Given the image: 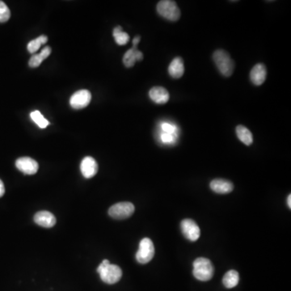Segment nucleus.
<instances>
[{"instance_id":"obj_5","label":"nucleus","mask_w":291,"mask_h":291,"mask_svg":"<svg viewBox=\"0 0 291 291\" xmlns=\"http://www.w3.org/2000/svg\"><path fill=\"white\" fill-rule=\"evenodd\" d=\"M155 256V247L153 242L149 238H142L139 243V248L136 253V260L140 264H147L153 259Z\"/></svg>"},{"instance_id":"obj_22","label":"nucleus","mask_w":291,"mask_h":291,"mask_svg":"<svg viewBox=\"0 0 291 291\" xmlns=\"http://www.w3.org/2000/svg\"><path fill=\"white\" fill-rule=\"evenodd\" d=\"M30 117L32 118V121L39 126L40 128L45 129L46 127L50 125V122H48V120H46L44 117L43 115L39 111H34V112H31Z\"/></svg>"},{"instance_id":"obj_6","label":"nucleus","mask_w":291,"mask_h":291,"mask_svg":"<svg viewBox=\"0 0 291 291\" xmlns=\"http://www.w3.org/2000/svg\"><path fill=\"white\" fill-rule=\"evenodd\" d=\"M134 210V206L131 202H120L109 208L108 214L115 219H126L132 216Z\"/></svg>"},{"instance_id":"obj_2","label":"nucleus","mask_w":291,"mask_h":291,"mask_svg":"<svg viewBox=\"0 0 291 291\" xmlns=\"http://www.w3.org/2000/svg\"><path fill=\"white\" fill-rule=\"evenodd\" d=\"M213 62L222 76L230 77L234 71V61L229 53L223 50H217L213 54Z\"/></svg>"},{"instance_id":"obj_3","label":"nucleus","mask_w":291,"mask_h":291,"mask_svg":"<svg viewBox=\"0 0 291 291\" xmlns=\"http://www.w3.org/2000/svg\"><path fill=\"white\" fill-rule=\"evenodd\" d=\"M193 273L197 280L207 282L213 277L214 268L210 260L204 257H199L193 262Z\"/></svg>"},{"instance_id":"obj_8","label":"nucleus","mask_w":291,"mask_h":291,"mask_svg":"<svg viewBox=\"0 0 291 291\" xmlns=\"http://www.w3.org/2000/svg\"><path fill=\"white\" fill-rule=\"evenodd\" d=\"M92 100L91 92L87 90H79L71 96L70 105L76 109L85 108L89 105Z\"/></svg>"},{"instance_id":"obj_19","label":"nucleus","mask_w":291,"mask_h":291,"mask_svg":"<svg viewBox=\"0 0 291 291\" xmlns=\"http://www.w3.org/2000/svg\"><path fill=\"white\" fill-rule=\"evenodd\" d=\"M238 281H239V275L238 272L236 270L228 271L222 278V283L224 285V287L228 289L236 287L238 285Z\"/></svg>"},{"instance_id":"obj_4","label":"nucleus","mask_w":291,"mask_h":291,"mask_svg":"<svg viewBox=\"0 0 291 291\" xmlns=\"http://www.w3.org/2000/svg\"><path fill=\"white\" fill-rule=\"evenodd\" d=\"M157 12L167 21H177L181 18V11L177 2L172 0H162L157 4Z\"/></svg>"},{"instance_id":"obj_23","label":"nucleus","mask_w":291,"mask_h":291,"mask_svg":"<svg viewBox=\"0 0 291 291\" xmlns=\"http://www.w3.org/2000/svg\"><path fill=\"white\" fill-rule=\"evenodd\" d=\"M11 12L6 3L0 1V23H5L10 19Z\"/></svg>"},{"instance_id":"obj_16","label":"nucleus","mask_w":291,"mask_h":291,"mask_svg":"<svg viewBox=\"0 0 291 291\" xmlns=\"http://www.w3.org/2000/svg\"><path fill=\"white\" fill-rule=\"evenodd\" d=\"M168 72L172 78L180 79L185 73L184 61L181 57H175L168 67Z\"/></svg>"},{"instance_id":"obj_1","label":"nucleus","mask_w":291,"mask_h":291,"mask_svg":"<svg viewBox=\"0 0 291 291\" xmlns=\"http://www.w3.org/2000/svg\"><path fill=\"white\" fill-rule=\"evenodd\" d=\"M97 273L105 283L112 285L119 282L122 276V268L112 265L108 260H104L97 268Z\"/></svg>"},{"instance_id":"obj_17","label":"nucleus","mask_w":291,"mask_h":291,"mask_svg":"<svg viewBox=\"0 0 291 291\" xmlns=\"http://www.w3.org/2000/svg\"><path fill=\"white\" fill-rule=\"evenodd\" d=\"M51 47L50 46L45 47L41 53H38V54H34V55H32V57H30L29 62H28L29 67H32V68L39 67L44 60L46 59L49 56L51 55Z\"/></svg>"},{"instance_id":"obj_25","label":"nucleus","mask_w":291,"mask_h":291,"mask_svg":"<svg viewBox=\"0 0 291 291\" xmlns=\"http://www.w3.org/2000/svg\"><path fill=\"white\" fill-rule=\"evenodd\" d=\"M162 128H163V131L165 133H174L175 132V129L173 126H171L169 124H163V126H162Z\"/></svg>"},{"instance_id":"obj_28","label":"nucleus","mask_w":291,"mask_h":291,"mask_svg":"<svg viewBox=\"0 0 291 291\" xmlns=\"http://www.w3.org/2000/svg\"><path fill=\"white\" fill-rule=\"evenodd\" d=\"M287 204H288V207H289V208L291 209V195L290 194L289 196H288V197H287Z\"/></svg>"},{"instance_id":"obj_7","label":"nucleus","mask_w":291,"mask_h":291,"mask_svg":"<svg viewBox=\"0 0 291 291\" xmlns=\"http://www.w3.org/2000/svg\"><path fill=\"white\" fill-rule=\"evenodd\" d=\"M181 232L183 233L184 236L188 240H197L201 235V231L197 223L192 219L186 218L184 219L181 223Z\"/></svg>"},{"instance_id":"obj_15","label":"nucleus","mask_w":291,"mask_h":291,"mask_svg":"<svg viewBox=\"0 0 291 291\" xmlns=\"http://www.w3.org/2000/svg\"><path fill=\"white\" fill-rule=\"evenodd\" d=\"M143 59V53L137 48L130 49L124 54L123 63L126 67H132L136 62H140Z\"/></svg>"},{"instance_id":"obj_20","label":"nucleus","mask_w":291,"mask_h":291,"mask_svg":"<svg viewBox=\"0 0 291 291\" xmlns=\"http://www.w3.org/2000/svg\"><path fill=\"white\" fill-rule=\"evenodd\" d=\"M112 35L114 37L115 42L119 46H125L130 41V36H129L128 33L123 32L121 26H117L113 29Z\"/></svg>"},{"instance_id":"obj_9","label":"nucleus","mask_w":291,"mask_h":291,"mask_svg":"<svg viewBox=\"0 0 291 291\" xmlns=\"http://www.w3.org/2000/svg\"><path fill=\"white\" fill-rule=\"evenodd\" d=\"M16 166L21 172L26 175H33L38 171L37 161L29 157H21L16 162Z\"/></svg>"},{"instance_id":"obj_10","label":"nucleus","mask_w":291,"mask_h":291,"mask_svg":"<svg viewBox=\"0 0 291 291\" xmlns=\"http://www.w3.org/2000/svg\"><path fill=\"white\" fill-rule=\"evenodd\" d=\"M80 169L83 177L89 179L97 174L98 172V164L94 159L87 156L81 162Z\"/></svg>"},{"instance_id":"obj_13","label":"nucleus","mask_w":291,"mask_h":291,"mask_svg":"<svg viewBox=\"0 0 291 291\" xmlns=\"http://www.w3.org/2000/svg\"><path fill=\"white\" fill-rule=\"evenodd\" d=\"M210 187L214 193L219 194L229 193L234 189V185L231 181L224 179L213 180L211 182Z\"/></svg>"},{"instance_id":"obj_24","label":"nucleus","mask_w":291,"mask_h":291,"mask_svg":"<svg viewBox=\"0 0 291 291\" xmlns=\"http://www.w3.org/2000/svg\"><path fill=\"white\" fill-rule=\"evenodd\" d=\"M161 139L163 142H172L174 140V137L172 133H164L161 136Z\"/></svg>"},{"instance_id":"obj_12","label":"nucleus","mask_w":291,"mask_h":291,"mask_svg":"<svg viewBox=\"0 0 291 291\" xmlns=\"http://www.w3.org/2000/svg\"><path fill=\"white\" fill-rule=\"evenodd\" d=\"M34 222L41 227L51 228L55 225L56 218L53 213H51V212L42 211L37 212L35 214Z\"/></svg>"},{"instance_id":"obj_11","label":"nucleus","mask_w":291,"mask_h":291,"mask_svg":"<svg viewBox=\"0 0 291 291\" xmlns=\"http://www.w3.org/2000/svg\"><path fill=\"white\" fill-rule=\"evenodd\" d=\"M266 76H267V70L265 66L262 63L255 65L250 72V79L256 86L263 84L265 81Z\"/></svg>"},{"instance_id":"obj_21","label":"nucleus","mask_w":291,"mask_h":291,"mask_svg":"<svg viewBox=\"0 0 291 291\" xmlns=\"http://www.w3.org/2000/svg\"><path fill=\"white\" fill-rule=\"evenodd\" d=\"M47 41H48V37L45 36V35H42V36H40L36 39L32 40L27 46L28 52L31 53H34L35 52H37L39 50L40 47L44 44H46Z\"/></svg>"},{"instance_id":"obj_18","label":"nucleus","mask_w":291,"mask_h":291,"mask_svg":"<svg viewBox=\"0 0 291 291\" xmlns=\"http://www.w3.org/2000/svg\"><path fill=\"white\" fill-rule=\"evenodd\" d=\"M236 134L238 139L246 146H250L253 142V136L251 131L247 127L242 125L237 126L236 129Z\"/></svg>"},{"instance_id":"obj_27","label":"nucleus","mask_w":291,"mask_h":291,"mask_svg":"<svg viewBox=\"0 0 291 291\" xmlns=\"http://www.w3.org/2000/svg\"><path fill=\"white\" fill-rule=\"evenodd\" d=\"M5 193L4 185L2 183V181L0 180V197H2Z\"/></svg>"},{"instance_id":"obj_14","label":"nucleus","mask_w":291,"mask_h":291,"mask_svg":"<svg viewBox=\"0 0 291 291\" xmlns=\"http://www.w3.org/2000/svg\"><path fill=\"white\" fill-rule=\"evenodd\" d=\"M150 98L156 104L163 105L169 101V92L163 87H154L149 92Z\"/></svg>"},{"instance_id":"obj_26","label":"nucleus","mask_w":291,"mask_h":291,"mask_svg":"<svg viewBox=\"0 0 291 291\" xmlns=\"http://www.w3.org/2000/svg\"><path fill=\"white\" fill-rule=\"evenodd\" d=\"M140 40H141V37H140V36H136V37L133 38V47H132V48H137V46H138V43L140 42Z\"/></svg>"}]
</instances>
